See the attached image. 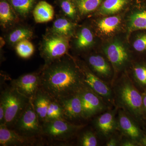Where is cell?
I'll return each mask as SVG.
<instances>
[{
  "label": "cell",
  "mask_w": 146,
  "mask_h": 146,
  "mask_svg": "<svg viewBox=\"0 0 146 146\" xmlns=\"http://www.w3.org/2000/svg\"><path fill=\"white\" fill-rule=\"evenodd\" d=\"M40 76V88L57 101L78 94L86 86L80 67L65 56L45 65Z\"/></svg>",
  "instance_id": "1"
},
{
  "label": "cell",
  "mask_w": 146,
  "mask_h": 146,
  "mask_svg": "<svg viewBox=\"0 0 146 146\" xmlns=\"http://www.w3.org/2000/svg\"><path fill=\"white\" fill-rule=\"evenodd\" d=\"M115 107L121 109L137 121L144 129L146 120L144 116L142 93L135 86L130 77L123 75L112 84Z\"/></svg>",
  "instance_id": "2"
},
{
  "label": "cell",
  "mask_w": 146,
  "mask_h": 146,
  "mask_svg": "<svg viewBox=\"0 0 146 146\" xmlns=\"http://www.w3.org/2000/svg\"><path fill=\"white\" fill-rule=\"evenodd\" d=\"M30 101L11 86L2 91L0 103L5 109V125L8 128L13 126Z\"/></svg>",
  "instance_id": "3"
},
{
  "label": "cell",
  "mask_w": 146,
  "mask_h": 146,
  "mask_svg": "<svg viewBox=\"0 0 146 146\" xmlns=\"http://www.w3.org/2000/svg\"><path fill=\"white\" fill-rule=\"evenodd\" d=\"M40 123L32 102L30 100L13 126L15 130L21 135L35 138L42 134Z\"/></svg>",
  "instance_id": "4"
},
{
  "label": "cell",
  "mask_w": 146,
  "mask_h": 146,
  "mask_svg": "<svg viewBox=\"0 0 146 146\" xmlns=\"http://www.w3.org/2000/svg\"><path fill=\"white\" fill-rule=\"evenodd\" d=\"M85 126L72 123L65 119L46 121L42 125V135L53 140H67L76 135Z\"/></svg>",
  "instance_id": "5"
},
{
  "label": "cell",
  "mask_w": 146,
  "mask_h": 146,
  "mask_svg": "<svg viewBox=\"0 0 146 146\" xmlns=\"http://www.w3.org/2000/svg\"><path fill=\"white\" fill-rule=\"evenodd\" d=\"M83 74L85 85L101 97L110 108L115 107L112 86L96 75L86 66L80 67Z\"/></svg>",
  "instance_id": "6"
},
{
  "label": "cell",
  "mask_w": 146,
  "mask_h": 146,
  "mask_svg": "<svg viewBox=\"0 0 146 146\" xmlns=\"http://www.w3.org/2000/svg\"><path fill=\"white\" fill-rule=\"evenodd\" d=\"M69 48L68 38L53 34L45 37L42 43L41 54L46 64L65 56Z\"/></svg>",
  "instance_id": "7"
},
{
  "label": "cell",
  "mask_w": 146,
  "mask_h": 146,
  "mask_svg": "<svg viewBox=\"0 0 146 146\" xmlns=\"http://www.w3.org/2000/svg\"><path fill=\"white\" fill-rule=\"evenodd\" d=\"M79 95L84 119H90L110 108L101 97L86 86Z\"/></svg>",
  "instance_id": "8"
},
{
  "label": "cell",
  "mask_w": 146,
  "mask_h": 146,
  "mask_svg": "<svg viewBox=\"0 0 146 146\" xmlns=\"http://www.w3.org/2000/svg\"><path fill=\"white\" fill-rule=\"evenodd\" d=\"M116 107L110 108L99 114L93 121V126L99 138L108 140L117 131Z\"/></svg>",
  "instance_id": "9"
},
{
  "label": "cell",
  "mask_w": 146,
  "mask_h": 146,
  "mask_svg": "<svg viewBox=\"0 0 146 146\" xmlns=\"http://www.w3.org/2000/svg\"><path fill=\"white\" fill-rule=\"evenodd\" d=\"M117 123V131L121 136L133 140L139 145L145 130L141 125L130 115L121 109H118Z\"/></svg>",
  "instance_id": "10"
},
{
  "label": "cell",
  "mask_w": 146,
  "mask_h": 146,
  "mask_svg": "<svg viewBox=\"0 0 146 146\" xmlns=\"http://www.w3.org/2000/svg\"><path fill=\"white\" fill-rule=\"evenodd\" d=\"M104 51L115 73L123 70L130 62L129 53L119 41H114L110 44L104 48Z\"/></svg>",
  "instance_id": "11"
},
{
  "label": "cell",
  "mask_w": 146,
  "mask_h": 146,
  "mask_svg": "<svg viewBox=\"0 0 146 146\" xmlns=\"http://www.w3.org/2000/svg\"><path fill=\"white\" fill-rule=\"evenodd\" d=\"M40 73H28L12 80L11 86L32 101L40 88Z\"/></svg>",
  "instance_id": "12"
},
{
  "label": "cell",
  "mask_w": 146,
  "mask_h": 146,
  "mask_svg": "<svg viewBox=\"0 0 146 146\" xmlns=\"http://www.w3.org/2000/svg\"><path fill=\"white\" fill-rule=\"evenodd\" d=\"M91 70L103 80L112 85L114 79L113 71L108 59L99 54H93L87 58Z\"/></svg>",
  "instance_id": "13"
},
{
  "label": "cell",
  "mask_w": 146,
  "mask_h": 146,
  "mask_svg": "<svg viewBox=\"0 0 146 146\" xmlns=\"http://www.w3.org/2000/svg\"><path fill=\"white\" fill-rule=\"evenodd\" d=\"M34 137L23 136L5 124H0V145L26 146L34 142Z\"/></svg>",
  "instance_id": "14"
},
{
  "label": "cell",
  "mask_w": 146,
  "mask_h": 146,
  "mask_svg": "<svg viewBox=\"0 0 146 146\" xmlns=\"http://www.w3.org/2000/svg\"><path fill=\"white\" fill-rule=\"evenodd\" d=\"M58 101L60 103L63 108L65 119L74 121L84 119L79 93Z\"/></svg>",
  "instance_id": "15"
},
{
  "label": "cell",
  "mask_w": 146,
  "mask_h": 146,
  "mask_svg": "<svg viewBox=\"0 0 146 146\" xmlns=\"http://www.w3.org/2000/svg\"><path fill=\"white\" fill-rule=\"evenodd\" d=\"M52 98L41 88L38 89L32 100L33 107L40 121L44 122L49 105Z\"/></svg>",
  "instance_id": "16"
},
{
  "label": "cell",
  "mask_w": 146,
  "mask_h": 146,
  "mask_svg": "<svg viewBox=\"0 0 146 146\" xmlns=\"http://www.w3.org/2000/svg\"><path fill=\"white\" fill-rule=\"evenodd\" d=\"M54 9L52 6L47 2L41 1L35 6L33 11L35 21L42 23L52 21L54 16Z\"/></svg>",
  "instance_id": "17"
},
{
  "label": "cell",
  "mask_w": 146,
  "mask_h": 146,
  "mask_svg": "<svg viewBox=\"0 0 146 146\" xmlns=\"http://www.w3.org/2000/svg\"><path fill=\"white\" fill-rule=\"evenodd\" d=\"M131 79L142 93L146 90V62L133 65Z\"/></svg>",
  "instance_id": "18"
},
{
  "label": "cell",
  "mask_w": 146,
  "mask_h": 146,
  "mask_svg": "<svg viewBox=\"0 0 146 146\" xmlns=\"http://www.w3.org/2000/svg\"><path fill=\"white\" fill-rule=\"evenodd\" d=\"M11 4L6 0L0 2V21L4 27L12 25L17 21V16Z\"/></svg>",
  "instance_id": "19"
},
{
  "label": "cell",
  "mask_w": 146,
  "mask_h": 146,
  "mask_svg": "<svg viewBox=\"0 0 146 146\" xmlns=\"http://www.w3.org/2000/svg\"><path fill=\"white\" fill-rule=\"evenodd\" d=\"M74 29V25L68 19L58 18L54 23L52 32L53 34L68 38L72 34Z\"/></svg>",
  "instance_id": "20"
},
{
  "label": "cell",
  "mask_w": 146,
  "mask_h": 146,
  "mask_svg": "<svg viewBox=\"0 0 146 146\" xmlns=\"http://www.w3.org/2000/svg\"><path fill=\"white\" fill-rule=\"evenodd\" d=\"M128 25L129 31L130 32L146 30V9L137 11L131 14Z\"/></svg>",
  "instance_id": "21"
},
{
  "label": "cell",
  "mask_w": 146,
  "mask_h": 146,
  "mask_svg": "<svg viewBox=\"0 0 146 146\" xmlns=\"http://www.w3.org/2000/svg\"><path fill=\"white\" fill-rule=\"evenodd\" d=\"M129 0H105L99 9L102 15H110L119 12L128 3Z\"/></svg>",
  "instance_id": "22"
},
{
  "label": "cell",
  "mask_w": 146,
  "mask_h": 146,
  "mask_svg": "<svg viewBox=\"0 0 146 146\" xmlns=\"http://www.w3.org/2000/svg\"><path fill=\"white\" fill-rule=\"evenodd\" d=\"M94 35L91 30L84 27L79 32L76 39V48L80 50L86 49L93 44Z\"/></svg>",
  "instance_id": "23"
},
{
  "label": "cell",
  "mask_w": 146,
  "mask_h": 146,
  "mask_svg": "<svg viewBox=\"0 0 146 146\" xmlns=\"http://www.w3.org/2000/svg\"><path fill=\"white\" fill-rule=\"evenodd\" d=\"M119 16H112L102 19L98 22V27L102 33L109 34L115 31L121 22Z\"/></svg>",
  "instance_id": "24"
},
{
  "label": "cell",
  "mask_w": 146,
  "mask_h": 146,
  "mask_svg": "<svg viewBox=\"0 0 146 146\" xmlns=\"http://www.w3.org/2000/svg\"><path fill=\"white\" fill-rule=\"evenodd\" d=\"M103 0H74L77 9L81 15L93 12L99 7Z\"/></svg>",
  "instance_id": "25"
},
{
  "label": "cell",
  "mask_w": 146,
  "mask_h": 146,
  "mask_svg": "<svg viewBox=\"0 0 146 146\" xmlns=\"http://www.w3.org/2000/svg\"><path fill=\"white\" fill-rule=\"evenodd\" d=\"M16 12L22 16H27L33 8L36 0H9Z\"/></svg>",
  "instance_id": "26"
},
{
  "label": "cell",
  "mask_w": 146,
  "mask_h": 146,
  "mask_svg": "<svg viewBox=\"0 0 146 146\" xmlns=\"http://www.w3.org/2000/svg\"><path fill=\"white\" fill-rule=\"evenodd\" d=\"M64 118L63 108L59 102L52 98L49 105L45 122Z\"/></svg>",
  "instance_id": "27"
},
{
  "label": "cell",
  "mask_w": 146,
  "mask_h": 146,
  "mask_svg": "<svg viewBox=\"0 0 146 146\" xmlns=\"http://www.w3.org/2000/svg\"><path fill=\"white\" fill-rule=\"evenodd\" d=\"M33 34L32 31L29 29L19 28L11 33L9 35L8 41L11 44H16L23 40L30 39Z\"/></svg>",
  "instance_id": "28"
},
{
  "label": "cell",
  "mask_w": 146,
  "mask_h": 146,
  "mask_svg": "<svg viewBox=\"0 0 146 146\" xmlns=\"http://www.w3.org/2000/svg\"><path fill=\"white\" fill-rule=\"evenodd\" d=\"M16 52L20 57L23 58L30 57L34 52V46L28 39H25L16 44Z\"/></svg>",
  "instance_id": "29"
},
{
  "label": "cell",
  "mask_w": 146,
  "mask_h": 146,
  "mask_svg": "<svg viewBox=\"0 0 146 146\" xmlns=\"http://www.w3.org/2000/svg\"><path fill=\"white\" fill-rule=\"evenodd\" d=\"M98 137L96 132L86 130L79 138V145L82 146H97L98 145Z\"/></svg>",
  "instance_id": "30"
},
{
  "label": "cell",
  "mask_w": 146,
  "mask_h": 146,
  "mask_svg": "<svg viewBox=\"0 0 146 146\" xmlns=\"http://www.w3.org/2000/svg\"><path fill=\"white\" fill-rule=\"evenodd\" d=\"M60 4L65 16L73 20L75 19L77 8L74 0H60Z\"/></svg>",
  "instance_id": "31"
},
{
  "label": "cell",
  "mask_w": 146,
  "mask_h": 146,
  "mask_svg": "<svg viewBox=\"0 0 146 146\" xmlns=\"http://www.w3.org/2000/svg\"><path fill=\"white\" fill-rule=\"evenodd\" d=\"M133 48L138 52L143 53L146 52V33L137 36L133 42Z\"/></svg>",
  "instance_id": "32"
},
{
  "label": "cell",
  "mask_w": 146,
  "mask_h": 146,
  "mask_svg": "<svg viewBox=\"0 0 146 146\" xmlns=\"http://www.w3.org/2000/svg\"><path fill=\"white\" fill-rule=\"evenodd\" d=\"M116 133L112 135L107 140L106 145V146H120L121 137L115 135Z\"/></svg>",
  "instance_id": "33"
},
{
  "label": "cell",
  "mask_w": 146,
  "mask_h": 146,
  "mask_svg": "<svg viewBox=\"0 0 146 146\" xmlns=\"http://www.w3.org/2000/svg\"><path fill=\"white\" fill-rule=\"evenodd\" d=\"M120 146H139L138 144L135 142L127 138L122 136Z\"/></svg>",
  "instance_id": "34"
},
{
  "label": "cell",
  "mask_w": 146,
  "mask_h": 146,
  "mask_svg": "<svg viewBox=\"0 0 146 146\" xmlns=\"http://www.w3.org/2000/svg\"><path fill=\"white\" fill-rule=\"evenodd\" d=\"M5 109L2 104L0 103V124H5Z\"/></svg>",
  "instance_id": "35"
},
{
  "label": "cell",
  "mask_w": 146,
  "mask_h": 146,
  "mask_svg": "<svg viewBox=\"0 0 146 146\" xmlns=\"http://www.w3.org/2000/svg\"><path fill=\"white\" fill-rule=\"evenodd\" d=\"M142 97H143V106L144 115L146 120V90L142 93Z\"/></svg>",
  "instance_id": "36"
},
{
  "label": "cell",
  "mask_w": 146,
  "mask_h": 146,
  "mask_svg": "<svg viewBox=\"0 0 146 146\" xmlns=\"http://www.w3.org/2000/svg\"><path fill=\"white\" fill-rule=\"evenodd\" d=\"M139 146H146V129H145L143 136L139 143Z\"/></svg>",
  "instance_id": "37"
}]
</instances>
